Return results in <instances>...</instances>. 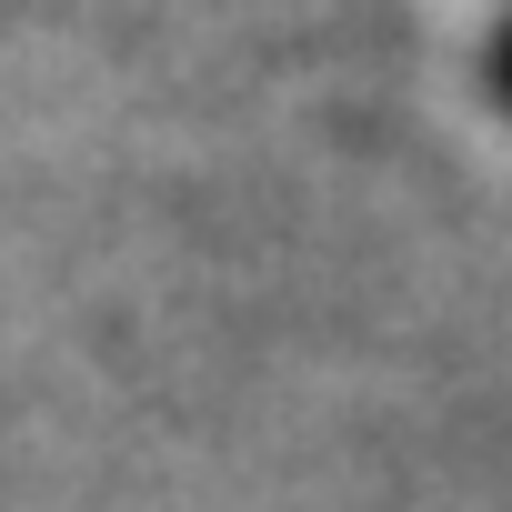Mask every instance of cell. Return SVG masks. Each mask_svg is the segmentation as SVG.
Returning <instances> with one entry per match:
<instances>
[{"label": "cell", "mask_w": 512, "mask_h": 512, "mask_svg": "<svg viewBox=\"0 0 512 512\" xmlns=\"http://www.w3.org/2000/svg\"><path fill=\"white\" fill-rule=\"evenodd\" d=\"M482 81H492V101L512 111V0L492 11V51H482Z\"/></svg>", "instance_id": "1"}]
</instances>
